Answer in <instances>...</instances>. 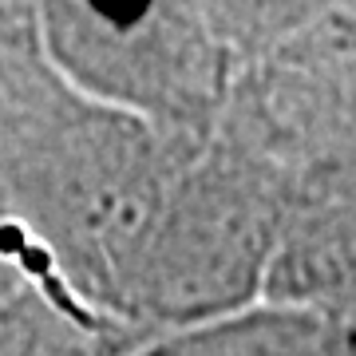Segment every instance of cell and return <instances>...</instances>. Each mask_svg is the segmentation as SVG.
Instances as JSON below:
<instances>
[{
	"instance_id": "obj_1",
	"label": "cell",
	"mask_w": 356,
	"mask_h": 356,
	"mask_svg": "<svg viewBox=\"0 0 356 356\" xmlns=\"http://www.w3.org/2000/svg\"><path fill=\"white\" fill-rule=\"evenodd\" d=\"M281 250V206L238 163H202L175 178L143 242L119 309L178 332L257 305Z\"/></svg>"
},
{
	"instance_id": "obj_2",
	"label": "cell",
	"mask_w": 356,
	"mask_h": 356,
	"mask_svg": "<svg viewBox=\"0 0 356 356\" xmlns=\"http://www.w3.org/2000/svg\"><path fill=\"white\" fill-rule=\"evenodd\" d=\"M48 51L67 83L123 115L191 123L210 99V44L178 8H143L135 16L95 4L48 13Z\"/></svg>"
},
{
	"instance_id": "obj_3",
	"label": "cell",
	"mask_w": 356,
	"mask_h": 356,
	"mask_svg": "<svg viewBox=\"0 0 356 356\" xmlns=\"http://www.w3.org/2000/svg\"><path fill=\"white\" fill-rule=\"evenodd\" d=\"M131 356H356L353 341L313 309L257 301L198 329L163 332Z\"/></svg>"
}]
</instances>
